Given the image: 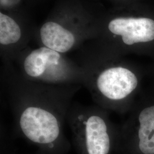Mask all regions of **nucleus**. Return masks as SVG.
<instances>
[{"label":"nucleus","instance_id":"f257e3e1","mask_svg":"<svg viewBox=\"0 0 154 154\" xmlns=\"http://www.w3.org/2000/svg\"><path fill=\"white\" fill-rule=\"evenodd\" d=\"M9 89L17 125L31 142L51 149L62 135L65 119L78 86H51L29 82L16 75Z\"/></svg>","mask_w":154,"mask_h":154},{"label":"nucleus","instance_id":"f03ea898","mask_svg":"<svg viewBox=\"0 0 154 154\" xmlns=\"http://www.w3.org/2000/svg\"><path fill=\"white\" fill-rule=\"evenodd\" d=\"M82 69V85L100 107L119 112L132 109L142 86L136 72L120 65L98 67L89 61Z\"/></svg>","mask_w":154,"mask_h":154},{"label":"nucleus","instance_id":"7ed1b4c3","mask_svg":"<svg viewBox=\"0 0 154 154\" xmlns=\"http://www.w3.org/2000/svg\"><path fill=\"white\" fill-rule=\"evenodd\" d=\"M24 80L51 86L82 85L83 71L63 54L41 46L23 54L21 74Z\"/></svg>","mask_w":154,"mask_h":154},{"label":"nucleus","instance_id":"20e7f679","mask_svg":"<svg viewBox=\"0 0 154 154\" xmlns=\"http://www.w3.org/2000/svg\"><path fill=\"white\" fill-rule=\"evenodd\" d=\"M75 136L82 140L88 154H109L115 127L106 110L99 106L72 105L67 118Z\"/></svg>","mask_w":154,"mask_h":154},{"label":"nucleus","instance_id":"39448f33","mask_svg":"<svg viewBox=\"0 0 154 154\" xmlns=\"http://www.w3.org/2000/svg\"><path fill=\"white\" fill-rule=\"evenodd\" d=\"M122 134L132 139L141 154H154V96H143L136 102Z\"/></svg>","mask_w":154,"mask_h":154},{"label":"nucleus","instance_id":"423d86ee","mask_svg":"<svg viewBox=\"0 0 154 154\" xmlns=\"http://www.w3.org/2000/svg\"><path fill=\"white\" fill-rule=\"evenodd\" d=\"M108 28L111 33L121 36L127 46L154 39V21L148 18H116L109 22Z\"/></svg>","mask_w":154,"mask_h":154},{"label":"nucleus","instance_id":"0eeeda50","mask_svg":"<svg viewBox=\"0 0 154 154\" xmlns=\"http://www.w3.org/2000/svg\"><path fill=\"white\" fill-rule=\"evenodd\" d=\"M39 39L43 46L63 54L75 48L80 41L77 33L55 20L48 21L42 25Z\"/></svg>","mask_w":154,"mask_h":154},{"label":"nucleus","instance_id":"6e6552de","mask_svg":"<svg viewBox=\"0 0 154 154\" xmlns=\"http://www.w3.org/2000/svg\"><path fill=\"white\" fill-rule=\"evenodd\" d=\"M22 38V30L11 17L0 13V44L4 48L16 47Z\"/></svg>","mask_w":154,"mask_h":154}]
</instances>
